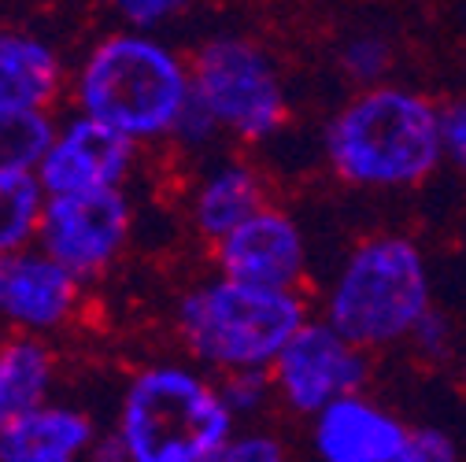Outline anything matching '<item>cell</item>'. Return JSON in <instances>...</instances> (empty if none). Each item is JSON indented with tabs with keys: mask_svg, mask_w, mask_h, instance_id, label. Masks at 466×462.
Segmentation results:
<instances>
[{
	"mask_svg": "<svg viewBox=\"0 0 466 462\" xmlns=\"http://www.w3.org/2000/svg\"><path fill=\"white\" fill-rule=\"evenodd\" d=\"M326 159L348 186H419L444 159L441 107L411 89L374 85L329 119Z\"/></svg>",
	"mask_w": 466,
	"mask_h": 462,
	"instance_id": "cell-1",
	"label": "cell"
},
{
	"mask_svg": "<svg viewBox=\"0 0 466 462\" xmlns=\"http://www.w3.org/2000/svg\"><path fill=\"white\" fill-rule=\"evenodd\" d=\"M193 100V67L152 34L123 30L96 41L75 75L82 115L148 145L170 137Z\"/></svg>",
	"mask_w": 466,
	"mask_h": 462,
	"instance_id": "cell-2",
	"label": "cell"
},
{
	"mask_svg": "<svg viewBox=\"0 0 466 462\" xmlns=\"http://www.w3.org/2000/svg\"><path fill=\"white\" fill-rule=\"evenodd\" d=\"M238 415L204 370L159 363L123 396L115 437L130 462H218Z\"/></svg>",
	"mask_w": 466,
	"mask_h": 462,
	"instance_id": "cell-3",
	"label": "cell"
},
{
	"mask_svg": "<svg viewBox=\"0 0 466 462\" xmlns=\"http://www.w3.org/2000/svg\"><path fill=\"white\" fill-rule=\"evenodd\" d=\"M174 322L197 367L229 374L274 367L285 344L308 322V304L297 288H270L218 274L189 288Z\"/></svg>",
	"mask_w": 466,
	"mask_h": 462,
	"instance_id": "cell-4",
	"label": "cell"
},
{
	"mask_svg": "<svg viewBox=\"0 0 466 462\" xmlns=\"http://www.w3.org/2000/svg\"><path fill=\"white\" fill-rule=\"evenodd\" d=\"M430 311V266L415 241L385 234L352 248L326 293V318L363 348L407 340Z\"/></svg>",
	"mask_w": 466,
	"mask_h": 462,
	"instance_id": "cell-5",
	"label": "cell"
},
{
	"mask_svg": "<svg viewBox=\"0 0 466 462\" xmlns=\"http://www.w3.org/2000/svg\"><path fill=\"white\" fill-rule=\"evenodd\" d=\"M193 96L222 134L263 141L285 123V89L274 60L245 37H215L193 55Z\"/></svg>",
	"mask_w": 466,
	"mask_h": 462,
	"instance_id": "cell-6",
	"label": "cell"
},
{
	"mask_svg": "<svg viewBox=\"0 0 466 462\" xmlns=\"http://www.w3.org/2000/svg\"><path fill=\"white\" fill-rule=\"evenodd\" d=\"M134 234V204L123 186L48 193L37 245L82 281L100 277L123 256Z\"/></svg>",
	"mask_w": 466,
	"mask_h": 462,
	"instance_id": "cell-7",
	"label": "cell"
},
{
	"mask_svg": "<svg viewBox=\"0 0 466 462\" xmlns=\"http://www.w3.org/2000/svg\"><path fill=\"white\" fill-rule=\"evenodd\" d=\"M367 348L344 336L329 318L304 322L300 333L274 359V388L293 415L315 418L333 399L367 385Z\"/></svg>",
	"mask_w": 466,
	"mask_h": 462,
	"instance_id": "cell-8",
	"label": "cell"
},
{
	"mask_svg": "<svg viewBox=\"0 0 466 462\" xmlns=\"http://www.w3.org/2000/svg\"><path fill=\"white\" fill-rule=\"evenodd\" d=\"M82 300V277L37 241L0 256V322L15 333L64 329Z\"/></svg>",
	"mask_w": 466,
	"mask_h": 462,
	"instance_id": "cell-9",
	"label": "cell"
},
{
	"mask_svg": "<svg viewBox=\"0 0 466 462\" xmlns=\"http://www.w3.org/2000/svg\"><path fill=\"white\" fill-rule=\"evenodd\" d=\"M137 152L141 141L78 111L75 119H67L52 134V145L37 163V178L45 193L127 186L137 166Z\"/></svg>",
	"mask_w": 466,
	"mask_h": 462,
	"instance_id": "cell-10",
	"label": "cell"
},
{
	"mask_svg": "<svg viewBox=\"0 0 466 462\" xmlns=\"http://www.w3.org/2000/svg\"><path fill=\"white\" fill-rule=\"evenodd\" d=\"M215 263L226 277L270 288H297L308 274V237L293 215L263 204L256 215L215 241Z\"/></svg>",
	"mask_w": 466,
	"mask_h": 462,
	"instance_id": "cell-11",
	"label": "cell"
},
{
	"mask_svg": "<svg viewBox=\"0 0 466 462\" xmlns=\"http://www.w3.org/2000/svg\"><path fill=\"white\" fill-rule=\"evenodd\" d=\"M311 440L326 462H407L411 429L367 396L348 392L315 415Z\"/></svg>",
	"mask_w": 466,
	"mask_h": 462,
	"instance_id": "cell-12",
	"label": "cell"
},
{
	"mask_svg": "<svg viewBox=\"0 0 466 462\" xmlns=\"http://www.w3.org/2000/svg\"><path fill=\"white\" fill-rule=\"evenodd\" d=\"M96 440V426L86 411L41 403L0 422V462H75L93 455Z\"/></svg>",
	"mask_w": 466,
	"mask_h": 462,
	"instance_id": "cell-13",
	"label": "cell"
},
{
	"mask_svg": "<svg viewBox=\"0 0 466 462\" xmlns=\"http://www.w3.org/2000/svg\"><path fill=\"white\" fill-rule=\"evenodd\" d=\"M60 82L64 64L48 41L0 26V107H48Z\"/></svg>",
	"mask_w": 466,
	"mask_h": 462,
	"instance_id": "cell-14",
	"label": "cell"
},
{
	"mask_svg": "<svg viewBox=\"0 0 466 462\" xmlns=\"http://www.w3.org/2000/svg\"><path fill=\"white\" fill-rule=\"evenodd\" d=\"M267 204L263 182L248 163H218L204 170V178L193 189V226L200 229V237L211 245L226 237L233 226H241L248 215H256Z\"/></svg>",
	"mask_w": 466,
	"mask_h": 462,
	"instance_id": "cell-15",
	"label": "cell"
},
{
	"mask_svg": "<svg viewBox=\"0 0 466 462\" xmlns=\"http://www.w3.org/2000/svg\"><path fill=\"white\" fill-rule=\"evenodd\" d=\"M52 348L37 333H15L0 340V422L48 403L52 392Z\"/></svg>",
	"mask_w": 466,
	"mask_h": 462,
	"instance_id": "cell-16",
	"label": "cell"
},
{
	"mask_svg": "<svg viewBox=\"0 0 466 462\" xmlns=\"http://www.w3.org/2000/svg\"><path fill=\"white\" fill-rule=\"evenodd\" d=\"M52 134L56 126L45 107H0V178L37 175Z\"/></svg>",
	"mask_w": 466,
	"mask_h": 462,
	"instance_id": "cell-17",
	"label": "cell"
},
{
	"mask_svg": "<svg viewBox=\"0 0 466 462\" xmlns=\"http://www.w3.org/2000/svg\"><path fill=\"white\" fill-rule=\"evenodd\" d=\"M45 200L48 193L37 175L0 178V256L37 241Z\"/></svg>",
	"mask_w": 466,
	"mask_h": 462,
	"instance_id": "cell-18",
	"label": "cell"
},
{
	"mask_svg": "<svg viewBox=\"0 0 466 462\" xmlns=\"http://www.w3.org/2000/svg\"><path fill=\"white\" fill-rule=\"evenodd\" d=\"M226 403H229V411L238 415V418H256L263 407H267V399L278 392L274 388V374L270 367H248V370H229L222 374L218 381Z\"/></svg>",
	"mask_w": 466,
	"mask_h": 462,
	"instance_id": "cell-19",
	"label": "cell"
},
{
	"mask_svg": "<svg viewBox=\"0 0 466 462\" xmlns=\"http://www.w3.org/2000/svg\"><path fill=\"white\" fill-rule=\"evenodd\" d=\"M340 67L356 85H378L385 78V71L392 67V48L378 34H360V37H352L344 45Z\"/></svg>",
	"mask_w": 466,
	"mask_h": 462,
	"instance_id": "cell-20",
	"label": "cell"
},
{
	"mask_svg": "<svg viewBox=\"0 0 466 462\" xmlns=\"http://www.w3.org/2000/svg\"><path fill=\"white\" fill-rule=\"evenodd\" d=\"M222 134V126H218V119H215V115L193 96L189 104H186V111H182V119L178 123H174V130H170V137L174 141H178L182 148H208L215 137Z\"/></svg>",
	"mask_w": 466,
	"mask_h": 462,
	"instance_id": "cell-21",
	"label": "cell"
},
{
	"mask_svg": "<svg viewBox=\"0 0 466 462\" xmlns=\"http://www.w3.org/2000/svg\"><path fill=\"white\" fill-rule=\"evenodd\" d=\"M285 458V447L274 433H263V429H248V433H233L222 458L218 462H281Z\"/></svg>",
	"mask_w": 466,
	"mask_h": 462,
	"instance_id": "cell-22",
	"label": "cell"
},
{
	"mask_svg": "<svg viewBox=\"0 0 466 462\" xmlns=\"http://www.w3.org/2000/svg\"><path fill=\"white\" fill-rule=\"evenodd\" d=\"M415 344V352L419 356H426V359H444L448 352H451V322L441 315V311H426L419 322H415V329H411V336H407Z\"/></svg>",
	"mask_w": 466,
	"mask_h": 462,
	"instance_id": "cell-23",
	"label": "cell"
},
{
	"mask_svg": "<svg viewBox=\"0 0 466 462\" xmlns=\"http://www.w3.org/2000/svg\"><path fill=\"white\" fill-rule=\"evenodd\" d=\"M441 141L451 166L466 175V100H451L441 107Z\"/></svg>",
	"mask_w": 466,
	"mask_h": 462,
	"instance_id": "cell-24",
	"label": "cell"
},
{
	"mask_svg": "<svg viewBox=\"0 0 466 462\" xmlns=\"http://www.w3.org/2000/svg\"><path fill=\"white\" fill-rule=\"evenodd\" d=\"M182 5L186 0H111V8L137 30H152V26L167 23Z\"/></svg>",
	"mask_w": 466,
	"mask_h": 462,
	"instance_id": "cell-25",
	"label": "cell"
},
{
	"mask_svg": "<svg viewBox=\"0 0 466 462\" xmlns=\"http://www.w3.org/2000/svg\"><path fill=\"white\" fill-rule=\"evenodd\" d=\"M455 458V440L441 429H415L411 447H407V462H448Z\"/></svg>",
	"mask_w": 466,
	"mask_h": 462,
	"instance_id": "cell-26",
	"label": "cell"
},
{
	"mask_svg": "<svg viewBox=\"0 0 466 462\" xmlns=\"http://www.w3.org/2000/svg\"><path fill=\"white\" fill-rule=\"evenodd\" d=\"M462 385H466V367H462Z\"/></svg>",
	"mask_w": 466,
	"mask_h": 462,
	"instance_id": "cell-27",
	"label": "cell"
}]
</instances>
